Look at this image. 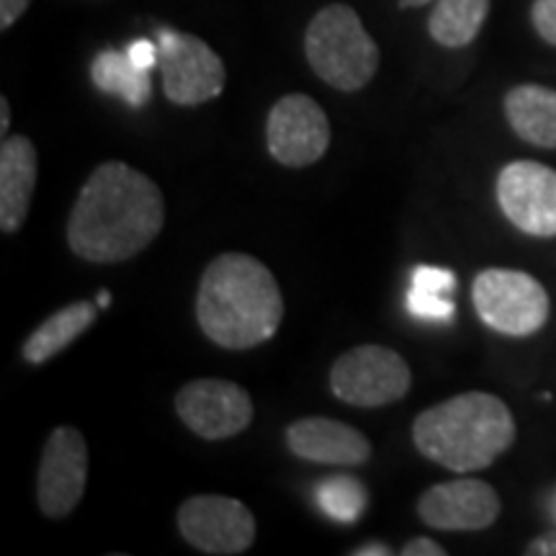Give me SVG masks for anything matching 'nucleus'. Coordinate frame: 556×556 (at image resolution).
Masks as SVG:
<instances>
[{"label": "nucleus", "instance_id": "f257e3e1", "mask_svg": "<svg viewBox=\"0 0 556 556\" xmlns=\"http://www.w3.org/2000/svg\"><path fill=\"white\" fill-rule=\"evenodd\" d=\"M165 225V201L142 170L111 160L90 173L67 219V245L88 263H122L152 245Z\"/></svg>", "mask_w": 556, "mask_h": 556}, {"label": "nucleus", "instance_id": "f03ea898", "mask_svg": "<svg viewBox=\"0 0 556 556\" xmlns=\"http://www.w3.org/2000/svg\"><path fill=\"white\" fill-rule=\"evenodd\" d=\"M197 319L201 332L227 351H250L268 343L283 319L276 276L248 253L217 255L201 274Z\"/></svg>", "mask_w": 556, "mask_h": 556}, {"label": "nucleus", "instance_id": "7ed1b4c3", "mask_svg": "<svg viewBox=\"0 0 556 556\" xmlns=\"http://www.w3.org/2000/svg\"><path fill=\"white\" fill-rule=\"evenodd\" d=\"M417 451L456 475L492 467L516 441L510 407L495 394L464 392L422 409L413 422Z\"/></svg>", "mask_w": 556, "mask_h": 556}, {"label": "nucleus", "instance_id": "20e7f679", "mask_svg": "<svg viewBox=\"0 0 556 556\" xmlns=\"http://www.w3.org/2000/svg\"><path fill=\"white\" fill-rule=\"evenodd\" d=\"M304 54L317 78L343 93L366 88L379 70L377 41L345 3L315 13L304 34Z\"/></svg>", "mask_w": 556, "mask_h": 556}, {"label": "nucleus", "instance_id": "39448f33", "mask_svg": "<svg viewBox=\"0 0 556 556\" xmlns=\"http://www.w3.org/2000/svg\"><path fill=\"white\" fill-rule=\"evenodd\" d=\"M471 302L486 328L510 338L539 332L552 312V302L539 278L510 268L482 270L471 283Z\"/></svg>", "mask_w": 556, "mask_h": 556}, {"label": "nucleus", "instance_id": "423d86ee", "mask_svg": "<svg viewBox=\"0 0 556 556\" xmlns=\"http://www.w3.org/2000/svg\"><path fill=\"white\" fill-rule=\"evenodd\" d=\"M413 387V371L397 351L366 343L345 351L330 371V389L353 407H384L400 402Z\"/></svg>", "mask_w": 556, "mask_h": 556}, {"label": "nucleus", "instance_id": "0eeeda50", "mask_svg": "<svg viewBox=\"0 0 556 556\" xmlns=\"http://www.w3.org/2000/svg\"><path fill=\"white\" fill-rule=\"evenodd\" d=\"M157 50L165 99L176 106H199L225 90V62L204 39L163 29L157 34Z\"/></svg>", "mask_w": 556, "mask_h": 556}, {"label": "nucleus", "instance_id": "6e6552de", "mask_svg": "<svg viewBox=\"0 0 556 556\" xmlns=\"http://www.w3.org/2000/svg\"><path fill=\"white\" fill-rule=\"evenodd\" d=\"M178 531L186 544L212 556L245 554L258 526L245 503L225 495H197L178 507Z\"/></svg>", "mask_w": 556, "mask_h": 556}, {"label": "nucleus", "instance_id": "1a4fd4ad", "mask_svg": "<svg viewBox=\"0 0 556 556\" xmlns=\"http://www.w3.org/2000/svg\"><path fill=\"white\" fill-rule=\"evenodd\" d=\"M330 122L323 106L304 93L278 99L266 122L270 157L287 168H309L330 148Z\"/></svg>", "mask_w": 556, "mask_h": 556}, {"label": "nucleus", "instance_id": "9d476101", "mask_svg": "<svg viewBox=\"0 0 556 556\" xmlns=\"http://www.w3.org/2000/svg\"><path fill=\"white\" fill-rule=\"evenodd\" d=\"M88 484V443L78 428L60 426L47 438L37 475L39 510L50 520L67 518Z\"/></svg>", "mask_w": 556, "mask_h": 556}, {"label": "nucleus", "instance_id": "9b49d317", "mask_svg": "<svg viewBox=\"0 0 556 556\" xmlns=\"http://www.w3.org/2000/svg\"><path fill=\"white\" fill-rule=\"evenodd\" d=\"M184 426L204 441H227L253 422L255 407L248 389L227 379H193L176 394Z\"/></svg>", "mask_w": 556, "mask_h": 556}, {"label": "nucleus", "instance_id": "f8f14e48", "mask_svg": "<svg viewBox=\"0 0 556 556\" xmlns=\"http://www.w3.org/2000/svg\"><path fill=\"white\" fill-rule=\"evenodd\" d=\"M497 204L520 232L556 238V170L536 160L507 163L497 176Z\"/></svg>", "mask_w": 556, "mask_h": 556}, {"label": "nucleus", "instance_id": "ddd939ff", "mask_svg": "<svg viewBox=\"0 0 556 556\" xmlns=\"http://www.w3.org/2000/svg\"><path fill=\"white\" fill-rule=\"evenodd\" d=\"M503 503L482 479H451L433 484L417 500V516L435 531H484L500 518Z\"/></svg>", "mask_w": 556, "mask_h": 556}, {"label": "nucleus", "instance_id": "4468645a", "mask_svg": "<svg viewBox=\"0 0 556 556\" xmlns=\"http://www.w3.org/2000/svg\"><path fill=\"white\" fill-rule=\"evenodd\" d=\"M283 438L291 454L323 467H361L374 454L361 430L330 417H302L291 422Z\"/></svg>", "mask_w": 556, "mask_h": 556}, {"label": "nucleus", "instance_id": "2eb2a0df", "mask_svg": "<svg viewBox=\"0 0 556 556\" xmlns=\"http://www.w3.org/2000/svg\"><path fill=\"white\" fill-rule=\"evenodd\" d=\"M39 155L29 137H3L0 144V229L18 232L29 217L31 197L37 189Z\"/></svg>", "mask_w": 556, "mask_h": 556}, {"label": "nucleus", "instance_id": "dca6fc26", "mask_svg": "<svg viewBox=\"0 0 556 556\" xmlns=\"http://www.w3.org/2000/svg\"><path fill=\"white\" fill-rule=\"evenodd\" d=\"M505 116L513 131L541 150H556V90L546 86H516L505 96Z\"/></svg>", "mask_w": 556, "mask_h": 556}, {"label": "nucleus", "instance_id": "f3484780", "mask_svg": "<svg viewBox=\"0 0 556 556\" xmlns=\"http://www.w3.org/2000/svg\"><path fill=\"white\" fill-rule=\"evenodd\" d=\"M96 317H99V304L86 302V299L54 312L26 338L24 361L31 366L47 364V361L65 351L67 345H73L83 332L93 328Z\"/></svg>", "mask_w": 556, "mask_h": 556}, {"label": "nucleus", "instance_id": "a211bd4d", "mask_svg": "<svg viewBox=\"0 0 556 556\" xmlns=\"http://www.w3.org/2000/svg\"><path fill=\"white\" fill-rule=\"evenodd\" d=\"M486 16H490V0H435L428 31L441 47L458 50L477 39Z\"/></svg>", "mask_w": 556, "mask_h": 556}, {"label": "nucleus", "instance_id": "6ab92c4d", "mask_svg": "<svg viewBox=\"0 0 556 556\" xmlns=\"http://www.w3.org/2000/svg\"><path fill=\"white\" fill-rule=\"evenodd\" d=\"M90 78H93L96 88L103 90V93L119 96V99L135 109L150 101V73L148 70H139L131 62L129 52H101L93 60V65H90Z\"/></svg>", "mask_w": 556, "mask_h": 556}, {"label": "nucleus", "instance_id": "aec40b11", "mask_svg": "<svg viewBox=\"0 0 556 556\" xmlns=\"http://www.w3.org/2000/svg\"><path fill=\"white\" fill-rule=\"evenodd\" d=\"M317 503L338 523H356L366 513V490L353 477H330L317 486Z\"/></svg>", "mask_w": 556, "mask_h": 556}, {"label": "nucleus", "instance_id": "412c9836", "mask_svg": "<svg viewBox=\"0 0 556 556\" xmlns=\"http://www.w3.org/2000/svg\"><path fill=\"white\" fill-rule=\"evenodd\" d=\"M407 312L417 319L443 323V319L454 317V302H451L448 294H441V291L413 287L407 291Z\"/></svg>", "mask_w": 556, "mask_h": 556}, {"label": "nucleus", "instance_id": "4be33fe9", "mask_svg": "<svg viewBox=\"0 0 556 556\" xmlns=\"http://www.w3.org/2000/svg\"><path fill=\"white\" fill-rule=\"evenodd\" d=\"M531 21L539 37L556 47V0H536L531 9Z\"/></svg>", "mask_w": 556, "mask_h": 556}, {"label": "nucleus", "instance_id": "5701e85b", "mask_svg": "<svg viewBox=\"0 0 556 556\" xmlns=\"http://www.w3.org/2000/svg\"><path fill=\"white\" fill-rule=\"evenodd\" d=\"M413 287L448 294V291L456 287V281H454V274H451V270H446V268L417 266L415 274H413Z\"/></svg>", "mask_w": 556, "mask_h": 556}, {"label": "nucleus", "instance_id": "b1692460", "mask_svg": "<svg viewBox=\"0 0 556 556\" xmlns=\"http://www.w3.org/2000/svg\"><path fill=\"white\" fill-rule=\"evenodd\" d=\"M127 52H129L131 62H135L139 70H148V73L160 62L157 41H155V45H152L150 39H137V41H131Z\"/></svg>", "mask_w": 556, "mask_h": 556}, {"label": "nucleus", "instance_id": "393cba45", "mask_svg": "<svg viewBox=\"0 0 556 556\" xmlns=\"http://www.w3.org/2000/svg\"><path fill=\"white\" fill-rule=\"evenodd\" d=\"M402 556H446V548H443L433 539H409L405 546H402Z\"/></svg>", "mask_w": 556, "mask_h": 556}, {"label": "nucleus", "instance_id": "a878e982", "mask_svg": "<svg viewBox=\"0 0 556 556\" xmlns=\"http://www.w3.org/2000/svg\"><path fill=\"white\" fill-rule=\"evenodd\" d=\"M29 3L31 0H0V29H11L24 16V11L29 9Z\"/></svg>", "mask_w": 556, "mask_h": 556}, {"label": "nucleus", "instance_id": "bb28decb", "mask_svg": "<svg viewBox=\"0 0 556 556\" xmlns=\"http://www.w3.org/2000/svg\"><path fill=\"white\" fill-rule=\"evenodd\" d=\"M526 552L533 556H556V531H548L536 541H531V546H528Z\"/></svg>", "mask_w": 556, "mask_h": 556}, {"label": "nucleus", "instance_id": "cd10ccee", "mask_svg": "<svg viewBox=\"0 0 556 556\" xmlns=\"http://www.w3.org/2000/svg\"><path fill=\"white\" fill-rule=\"evenodd\" d=\"M351 554L353 556H389L392 554V548H389L387 544H379V541H368V544L353 548Z\"/></svg>", "mask_w": 556, "mask_h": 556}, {"label": "nucleus", "instance_id": "c85d7f7f", "mask_svg": "<svg viewBox=\"0 0 556 556\" xmlns=\"http://www.w3.org/2000/svg\"><path fill=\"white\" fill-rule=\"evenodd\" d=\"M9 127H11V103L9 99H0V131H3V137H9Z\"/></svg>", "mask_w": 556, "mask_h": 556}, {"label": "nucleus", "instance_id": "c756f323", "mask_svg": "<svg viewBox=\"0 0 556 556\" xmlns=\"http://www.w3.org/2000/svg\"><path fill=\"white\" fill-rule=\"evenodd\" d=\"M428 3H433V0H400V9H420Z\"/></svg>", "mask_w": 556, "mask_h": 556}, {"label": "nucleus", "instance_id": "7c9ffc66", "mask_svg": "<svg viewBox=\"0 0 556 556\" xmlns=\"http://www.w3.org/2000/svg\"><path fill=\"white\" fill-rule=\"evenodd\" d=\"M109 291H101V294H99V307H109Z\"/></svg>", "mask_w": 556, "mask_h": 556}]
</instances>
